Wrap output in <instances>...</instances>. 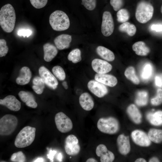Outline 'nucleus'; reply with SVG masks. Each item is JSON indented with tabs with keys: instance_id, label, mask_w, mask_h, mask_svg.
<instances>
[{
	"instance_id": "a211bd4d",
	"label": "nucleus",
	"mask_w": 162,
	"mask_h": 162,
	"mask_svg": "<svg viewBox=\"0 0 162 162\" xmlns=\"http://www.w3.org/2000/svg\"><path fill=\"white\" fill-rule=\"evenodd\" d=\"M95 80L105 85L112 87L117 83V78L114 76L104 74H96L94 76Z\"/></svg>"
},
{
	"instance_id": "f3484780",
	"label": "nucleus",
	"mask_w": 162,
	"mask_h": 162,
	"mask_svg": "<svg viewBox=\"0 0 162 162\" xmlns=\"http://www.w3.org/2000/svg\"><path fill=\"white\" fill-rule=\"evenodd\" d=\"M72 41V36L68 34H63L56 37L54 39V44L59 50L68 48Z\"/></svg>"
},
{
	"instance_id": "bb28decb",
	"label": "nucleus",
	"mask_w": 162,
	"mask_h": 162,
	"mask_svg": "<svg viewBox=\"0 0 162 162\" xmlns=\"http://www.w3.org/2000/svg\"><path fill=\"white\" fill-rule=\"evenodd\" d=\"M32 88L37 94H41L45 87L44 82L41 77L36 76L33 79Z\"/></svg>"
},
{
	"instance_id": "c756f323",
	"label": "nucleus",
	"mask_w": 162,
	"mask_h": 162,
	"mask_svg": "<svg viewBox=\"0 0 162 162\" xmlns=\"http://www.w3.org/2000/svg\"><path fill=\"white\" fill-rule=\"evenodd\" d=\"M148 100V92L145 91L138 92L136 95L135 102L138 106H142L146 105Z\"/></svg>"
},
{
	"instance_id": "5701e85b",
	"label": "nucleus",
	"mask_w": 162,
	"mask_h": 162,
	"mask_svg": "<svg viewBox=\"0 0 162 162\" xmlns=\"http://www.w3.org/2000/svg\"><path fill=\"white\" fill-rule=\"evenodd\" d=\"M127 111L130 118L135 123L139 124L141 123L142 115L135 105L130 104L128 107Z\"/></svg>"
},
{
	"instance_id": "f257e3e1",
	"label": "nucleus",
	"mask_w": 162,
	"mask_h": 162,
	"mask_svg": "<svg viewBox=\"0 0 162 162\" xmlns=\"http://www.w3.org/2000/svg\"><path fill=\"white\" fill-rule=\"evenodd\" d=\"M16 20L15 11L11 4H7L1 8L0 10V25L4 32L10 33L13 31Z\"/></svg>"
},
{
	"instance_id": "1a4fd4ad",
	"label": "nucleus",
	"mask_w": 162,
	"mask_h": 162,
	"mask_svg": "<svg viewBox=\"0 0 162 162\" xmlns=\"http://www.w3.org/2000/svg\"><path fill=\"white\" fill-rule=\"evenodd\" d=\"M114 25L111 13L108 11L104 12L101 26V32L106 37L110 36L113 32Z\"/></svg>"
},
{
	"instance_id": "f704fd0d",
	"label": "nucleus",
	"mask_w": 162,
	"mask_h": 162,
	"mask_svg": "<svg viewBox=\"0 0 162 162\" xmlns=\"http://www.w3.org/2000/svg\"><path fill=\"white\" fill-rule=\"evenodd\" d=\"M52 71L55 76L59 80L63 81L65 80L66 75L63 68L60 66H56L52 69Z\"/></svg>"
},
{
	"instance_id": "ea45409f",
	"label": "nucleus",
	"mask_w": 162,
	"mask_h": 162,
	"mask_svg": "<svg viewBox=\"0 0 162 162\" xmlns=\"http://www.w3.org/2000/svg\"><path fill=\"white\" fill-rule=\"evenodd\" d=\"M32 5L35 8L40 9L44 7L47 4L48 0H30Z\"/></svg>"
},
{
	"instance_id": "4c0bfd02",
	"label": "nucleus",
	"mask_w": 162,
	"mask_h": 162,
	"mask_svg": "<svg viewBox=\"0 0 162 162\" xmlns=\"http://www.w3.org/2000/svg\"><path fill=\"white\" fill-rule=\"evenodd\" d=\"M82 4L87 10H92L96 6V0H82Z\"/></svg>"
},
{
	"instance_id": "c85d7f7f",
	"label": "nucleus",
	"mask_w": 162,
	"mask_h": 162,
	"mask_svg": "<svg viewBox=\"0 0 162 162\" xmlns=\"http://www.w3.org/2000/svg\"><path fill=\"white\" fill-rule=\"evenodd\" d=\"M148 136L151 141L155 143H159L162 141L161 130L151 129L148 132Z\"/></svg>"
},
{
	"instance_id": "c9c22d12",
	"label": "nucleus",
	"mask_w": 162,
	"mask_h": 162,
	"mask_svg": "<svg viewBox=\"0 0 162 162\" xmlns=\"http://www.w3.org/2000/svg\"><path fill=\"white\" fill-rule=\"evenodd\" d=\"M10 160L12 162H24L26 161V158L23 153L20 151L13 154Z\"/></svg>"
},
{
	"instance_id": "72a5a7b5",
	"label": "nucleus",
	"mask_w": 162,
	"mask_h": 162,
	"mask_svg": "<svg viewBox=\"0 0 162 162\" xmlns=\"http://www.w3.org/2000/svg\"><path fill=\"white\" fill-rule=\"evenodd\" d=\"M117 21L120 23L126 22L129 19L130 14L128 10L125 9H120L117 13Z\"/></svg>"
},
{
	"instance_id": "a878e982",
	"label": "nucleus",
	"mask_w": 162,
	"mask_h": 162,
	"mask_svg": "<svg viewBox=\"0 0 162 162\" xmlns=\"http://www.w3.org/2000/svg\"><path fill=\"white\" fill-rule=\"evenodd\" d=\"M146 118L153 125H161L162 124V111L159 110L154 113H149L147 115Z\"/></svg>"
},
{
	"instance_id": "49530a36",
	"label": "nucleus",
	"mask_w": 162,
	"mask_h": 162,
	"mask_svg": "<svg viewBox=\"0 0 162 162\" xmlns=\"http://www.w3.org/2000/svg\"><path fill=\"white\" fill-rule=\"evenodd\" d=\"M149 162H159V160H158V159L157 158L154 157L151 158L149 160Z\"/></svg>"
},
{
	"instance_id": "09e8293b",
	"label": "nucleus",
	"mask_w": 162,
	"mask_h": 162,
	"mask_svg": "<svg viewBox=\"0 0 162 162\" xmlns=\"http://www.w3.org/2000/svg\"><path fill=\"white\" fill-rule=\"evenodd\" d=\"M86 162H97V160L93 158H90L88 159L86 161Z\"/></svg>"
},
{
	"instance_id": "3c124183",
	"label": "nucleus",
	"mask_w": 162,
	"mask_h": 162,
	"mask_svg": "<svg viewBox=\"0 0 162 162\" xmlns=\"http://www.w3.org/2000/svg\"><path fill=\"white\" fill-rule=\"evenodd\" d=\"M62 85L64 88L65 89H67L68 88V86L66 82L64 81L62 82Z\"/></svg>"
},
{
	"instance_id": "412c9836",
	"label": "nucleus",
	"mask_w": 162,
	"mask_h": 162,
	"mask_svg": "<svg viewBox=\"0 0 162 162\" xmlns=\"http://www.w3.org/2000/svg\"><path fill=\"white\" fill-rule=\"evenodd\" d=\"M19 76L16 79V83L19 85H24L29 83L32 77V73L30 69L24 66L20 69Z\"/></svg>"
},
{
	"instance_id": "4468645a",
	"label": "nucleus",
	"mask_w": 162,
	"mask_h": 162,
	"mask_svg": "<svg viewBox=\"0 0 162 162\" xmlns=\"http://www.w3.org/2000/svg\"><path fill=\"white\" fill-rule=\"evenodd\" d=\"M97 155L100 157L101 162H112L115 159V155L111 151L107 149L106 147L103 144L99 145L96 149Z\"/></svg>"
},
{
	"instance_id": "ddd939ff",
	"label": "nucleus",
	"mask_w": 162,
	"mask_h": 162,
	"mask_svg": "<svg viewBox=\"0 0 162 162\" xmlns=\"http://www.w3.org/2000/svg\"><path fill=\"white\" fill-rule=\"evenodd\" d=\"M92 66L94 71L100 74L107 73L110 71L112 68V65L107 62L98 58L92 60Z\"/></svg>"
},
{
	"instance_id": "6ab92c4d",
	"label": "nucleus",
	"mask_w": 162,
	"mask_h": 162,
	"mask_svg": "<svg viewBox=\"0 0 162 162\" xmlns=\"http://www.w3.org/2000/svg\"><path fill=\"white\" fill-rule=\"evenodd\" d=\"M79 102L82 108L86 111L91 110L94 106V103L92 98L87 92L83 93L80 95Z\"/></svg>"
},
{
	"instance_id": "f03ea898",
	"label": "nucleus",
	"mask_w": 162,
	"mask_h": 162,
	"mask_svg": "<svg viewBox=\"0 0 162 162\" xmlns=\"http://www.w3.org/2000/svg\"><path fill=\"white\" fill-rule=\"evenodd\" d=\"M49 23L53 29L61 31L68 28L70 22L67 14L64 12L56 10L52 12L49 17Z\"/></svg>"
},
{
	"instance_id": "37998d69",
	"label": "nucleus",
	"mask_w": 162,
	"mask_h": 162,
	"mask_svg": "<svg viewBox=\"0 0 162 162\" xmlns=\"http://www.w3.org/2000/svg\"><path fill=\"white\" fill-rule=\"evenodd\" d=\"M155 83L157 86L162 87V77L159 75H157L155 77Z\"/></svg>"
},
{
	"instance_id": "473e14b6",
	"label": "nucleus",
	"mask_w": 162,
	"mask_h": 162,
	"mask_svg": "<svg viewBox=\"0 0 162 162\" xmlns=\"http://www.w3.org/2000/svg\"><path fill=\"white\" fill-rule=\"evenodd\" d=\"M68 58L74 63H76L80 62L82 59L80 50L77 48L73 50L69 53Z\"/></svg>"
},
{
	"instance_id": "a18cd8bd",
	"label": "nucleus",
	"mask_w": 162,
	"mask_h": 162,
	"mask_svg": "<svg viewBox=\"0 0 162 162\" xmlns=\"http://www.w3.org/2000/svg\"><path fill=\"white\" fill-rule=\"evenodd\" d=\"M54 151H50V153L47 154L48 158L50 159L51 160H52V156L53 154Z\"/></svg>"
},
{
	"instance_id": "7ed1b4c3",
	"label": "nucleus",
	"mask_w": 162,
	"mask_h": 162,
	"mask_svg": "<svg viewBox=\"0 0 162 162\" xmlns=\"http://www.w3.org/2000/svg\"><path fill=\"white\" fill-rule=\"evenodd\" d=\"M36 128L30 126L23 128L16 137L14 145L18 148H23L31 145L35 136Z\"/></svg>"
},
{
	"instance_id": "58836bf2",
	"label": "nucleus",
	"mask_w": 162,
	"mask_h": 162,
	"mask_svg": "<svg viewBox=\"0 0 162 162\" xmlns=\"http://www.w3.org/2000/svg\"><path fill=\"white\" fill-rule=\"evenodd\" d=\"M8 48L6 40L3 39H0V57L4 56L7 53Z\"/></svg>"
},
{
	"instance_id": "de8ad7c7",
	"label": "nucleus",
	"mask_w": 162,
	"mask_h": 162,
	"mask_svg": "<svg viewBox=\"0 0 162 162\" xmlns=\"http://www.w3.org/2000/svg\"><path fill=\"white\" fill-rule=\"evenodd\" d=\"M135 162H146V161L144 158H140L137 159L135 161Z\"/></svg>"
},
{
	"instance_id": "dca6fc26",
	"label": "nucleus",
	"mask_w": 162,
	"mask_h": 162,
	"mask_svg": "<svg viewBox=\"0 0 162 162\" xmlns=\"http://www.w3.org/2000/svg\"><path fill=\"white\" fill-rule=\"evenodd\" d=\"M118 150L120 154L125 155L130 152V146L129 137L123 134L118 136L117 139Z\"/></svg>"
},
{
	"instance_id": "2eb2a0df",
	"label": "nucleus",
	"mask_w": 162,
	"mask_h": 162,
	"mask_svg": "<svg viewBox=\"0 0 162 162\" xmlns=\"http://www.w3.org/2000/svg\"><path fill=\"white\" fill-rule=\"evenodd\" d=\"M0 104L14 111H18L21 107L20 102L13 95H9L2 99H0Z\"/></svg>"
},
{
	"instance_id": "39448f33",
	"label": "nucleus",
	"mask_w": 162,
	"mask_h": 162,
	"mask_svg": "<svg viewBox=\"0 0 162 162\" xmlns=\"http://www.w3.org/2000/svg\"><path fill=\"white\" fill-rule=\"evenodd\" d=\"M18 123L16 117L11 114L4 115L0 119V135L2 136L11 134L16 129Z\"/></svg>"
},
{
	"instance_id": "423d86ee",
	"label": "nucleus",
	"mask_w": 162,
	"mask_h": 162,
	"mask_svg": "<svg viewBox=\"0 0 162 162\" xmlns=\"http://www.w3.org/2000/svg\"><path fill=\"white\" fill-rule=\"evenodd\" d=\"M98 129L102 133L110 134L116 133L119 129V124L115 118H100L97 123Z\"/></svg>"
},
{
	"instance_id": "9d476101",
	"label": "nucleus",
	"mask_w": 162,
	"mask_h": 162,
	"mask_svg": "<svg viewBox=\"0 0 162 162\" xmlns=\"http://www.w3.org/2000/svg\"><path fill=\"white\" fill-rule=\"evenodd\" d=\"M39 73L47 86L53 90L56 89L58 84V80L48 69L42 66L39 68Z\"/></svg>"
},
{
	"instance_id": "aec40b11",
	"label": "nucleus",
	"mask_w": 162,
	"mask_h": 162,
	"mask_svg": "<svg viewBox=\"0 0 162 162\" xmlns=\"http://www.w3.org/2000/svg\"><path fill=\"white\" fill-rule=\"evenodd\" d=\"M18 95L21 100L25 103L27 106L33 108L37 107L38 104L34 95L31 92L21 91L18 93Z\"/></svg>"
},
{
	"instance_id": "603ef678",
	"label": "nucleus",
	"mask_w": 162,
	"mask_h": 162,
	"mask_svg": "<svg viewBox=\"0 0 162 162\" xmlns=\"http://www.w3.org/2000/svg\"><path fill=\"white\" fill-rule=\"evenodd\" d=\"M160 11H161V12L162 14V5L161 6V8H160Z\"/></svg>"
},
{
	"instance_id": "20e7f679",
	"label": "nucleus",
	"mask_w": 162,
	"mask_h": 162,
	"mask_svg": "<svg viewBox=\"0 0 162 162\" xmlns=\"http://www.w3.org/2000/svg\"><path fill=\"white\" fill-rule=\"evenodd\" d=\"M154 8L150 3L141 1L137 4L135 12L136 19L140 23H145L152 18Z\"/></svg>"
},
{
	"instance_id": "864d4df0",
	"label": "nucleus",
	"mask_w": 162,
	"mask_h": 162,
	"mask_svg": "<svg viewBox=\"0 0 162 162\" xmlns=\"http://www.w3.org/2000/svg\"></svg>"
},
{
	"instance_id": "9b49d317",
	"label": "nucleus",
	"mask_w": 162,
	"mask_h": 162,
	"mask_svg": "<svg viewBox=\"0 0 162 162\" xmlns=\"http://www.w3.org/2000/svg\"><path fill=\"white\" fill-rule=\"evenodd\" d=\"M87 87L92 93L99 98L104 97L108 92L107 88L104 84L96 80L89 81L88 83Z\"/></svg>"
},
{
	"instance_id": "e433bc0d",
	"label": "nucleus",
	"mask_w": 162,
	"mask_h": 162,
	"mask_svg": "<svg viewBox=\"0 0 162 162\" xmlns=\"http://www.w3.org/2000/svg\"><path fill=\"white\" fill-rule=\"evenodd\" d=\"M151 101L154 106H158L162 103V89L158 88L157 90L156 96L151 99Z\"/></svg>"
},
{
	"instance_id": "79ce46f5",
	"label": "nucleus",
	"mask_w": 162,
	"mask_h": 162,
	"mask_svg": "<svg viewBox=\"0 0 162 162\" xmlns=\"http://www.w3.org/2000/svg\"><path fill=\"white\" fill-rule=\"evenodd\" d=\"M32 34V31L29 29H22L19 30L18 31V35L20 36H23L24 38L26 36L28 37Z\"/></svg>"
},
{
	"instance_id": "f8f14e48",
	"label": "nucleus",
	"mask_w": 162,
	"mask_h": 162,
	"mask_svg": "<svg viewBox=\"0 0 162 162\" xmlns=\"http://www.w3.org/2000/svg\"><path fill=\"white\" fill-rule=\"evenodd\" d=\"M131 137L134 142L140 146L148 147L151 144V140L148 136L142 130H134L131 133Z\"/></svg>"
},
{
	"instance_id": "cd10ccee",
	"label": "nucleus",
	"mask_w": 162,
	"mask_h": 162,
	"mask_svg": "<svg viewBox=\"0 0 162 162\" xmlns=\"http://www.w3.org/2000/svg\"><path fill=\"white\" fill-rule=\"evenodd\" d=\"M119 30L122 32L126 33L130 36H134L136 32L135 26L129 22H125L121 25L118 28Z\"/></svg>"
},
{
	"instance_id": "393cba45",
	"label": "nucleus",
	"mask_w": 162,
	"mask_h": 162,
	"mask_svg": "<svg viewBox=\"0 0 162 162\" xmlns=\"http://www.w3.org/2000/svg\"><path fill=\"white\" fill-rule=\"evenodd\" d=\"M132 49L136 54L139 56H146L150 52L149 48L145 42L142 41H138L134 44Z\"/></svg>"
},
{
	"instance_id": "8fccbe9b",
	"label": "nucleus",
	"mask_w": 162,
	"mask_h": 162,
	"mask_svg": "<svg viewBox=\"0 0 162 162\" xmlns=\"http://www.w3.org/2000/svg\"><path fill=\"white\" fill-rule=\"evenodd\" d=\"M34 162H44L45 161L44 159L42 158H38L35 160Z\"/></svg>"
},
{
	"instance_id": "c03bdc74",
	"label": "nucleus",
	"mask_w": 162,
	"mask_h": 162,
	"mask_svg": "<svg viewBox=\"0 0 162 162\" xmlns=\"http://www.w3.org/2000/svg\"><path fill=\"white\" fill-rule=\"evenodd\" d=\"M151 30L156 32H162V24H153L151 27Z\"/></svg>"
},
{
	"instance_id": "b1692460",
	"label": "nucleus",
	"mask_w": 162,
	"mask_h": 162,
	"mask_svg": "<svg viewBox=\"0 0 162 162\" xmlns=\"http://www.w3.org/2000/svg\"><path fill=\"white\" fill-rule=\"evenodd\" d=\"M96 51L99 56L106 61H112L115 59V56L113 52L103 46H98Z\"/></svg>"
},
{
	"instance_id": "7c9ffc66",
	"label": "nucleus",
	"mask_w": 162,
	"mask_h": 162,
	"mask_svg": "<svg viewBox=\"0 0 162 162\" xmlns=\"http://www.w3.org/2000/svg\"><path fill=\"white\" fill-rule=\"evenodd\" d=\"M153 67L149 63H146L144 65L142 70L140 76L142 79L144 80H149L153 73Z\"/></svg>"
},
{
	"instance_id": "2f4dec72",
	"label": "nucleus",
	"mask_w": 162,
	"mask_h": 162,
	"mask_svg": "<svg viewBox=\"0 0 162 162\" xmlns=\"http://www.w3.org/2000/svg\"><path fill=\"white\" fill-rule=\"evenodd\" d=\"M124 74L126 77L134 84L137 85L140 83V80L136 75L135 69L133 67H128L125 70Z\"/></svg>"
},
{
	"instance_id": "a19ab883",
	"label": "nucleus",
	"mask_w": 162,
	"mask_h": 162,
	"mask_svg": "<svg viewBox=\"0 0 162 162\" xmlns=\"http://www.w3.org/2000/svg\"><path fill=\"white\" fill-rule=\"evenodd\" d=\"M110 2L115 11L119 10L123 5V0H110Z\"/></svg>"
},
{
	"instance_id": "6e6552de",
	"label": "nucleus",
	"mask_w": 162,
	"mask_h": 162,
	"mask_svg": "<svg viewBox=\"0 0 162 162\" xmlns=\"http://www.w3.org/2000/svg\"><path fill=\"white\" fill-rule=\"evenodd\" d=\"M64 148L66 154L70 156H75L80 152V147L78 139L73 134L68 136L64 141Z\"/></svg>"
},
{
	"instance_id": "4be33fe9",
	"label": "nucleus",
	"mask_w": 162,
	"mask_h": 162,
	"mask_svg": "<svg viewBox=\"0 0 162 162\" xmlns=\"http://www.w3.org/2000/svg\"><path fill=\"white\" fill-rule=\"evenodd\" d=\"M44 59L47 62L51 61L57 55L58 51L57 47L53 44L47 43L43 46Z\"/></svg>"
},
{
	"instance_id": "0eeeda50",
	"label": "nucleus",
	"mask_w": 162,
	"mask_h": 162,
	"mask_svg": "<svg viewBox=\"0 0 162 162\" xmlns=\"http://www.w3.org/2000/svg\"><path fill=\"white\" fill-rule=\"evenodd\" d=\"M55 121L58 130L62 133L70 131L73 127L70 119L62 112L57 113L55 117Z\"/></svg>"
}]
</instances>
